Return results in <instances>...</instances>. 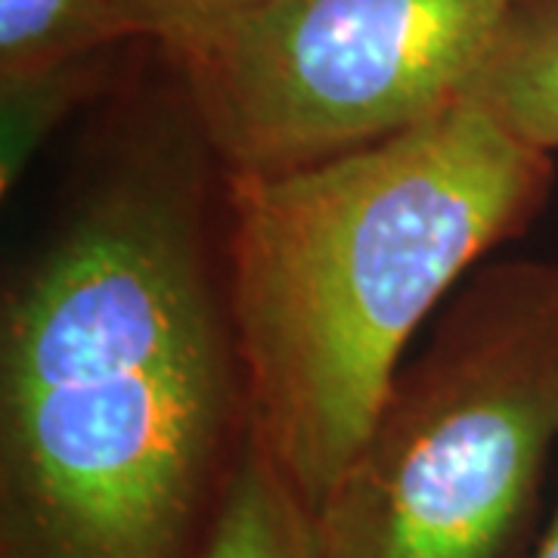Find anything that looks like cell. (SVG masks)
<instances>
[{"label":"cell","mask_w":558,"mask_h":558,"mask_svg":"<svg viewBox=\"0 0 558 558\" xmlns=\"http://www.w3.org/2000/svg\"><path fill=\"white\" fill-rule=\"evenodd\" d=\"M199 558H323L311 506L255 435L227 481Z\"/></svg>","instance_id":"cell-6"},{"label":"cell","mask_w":558,"mask_h":558,"mask_svg":"<svg viewBox=\"0 0 558 558\" xmlns=\"http://www.w3.org/2000/svg\"><path fill=\"white\" fill-rule=\"evenodd\" d=\"M131 40H159L252 0H112Z\"/></svg>","instance_id":"cell-9"},{"label":"cell","mask_w":558,"mask_h":558,"mask_svg":"<svg viewBox=\"0 0 558 558\" xmlns=\"http://www.w3.org/2000/svg\"><path fill=\"white\" fill-rule=\"evenodd\" d=\"M469 100L524 143L558 153V0H512Z\"/></svg>","instance_id":"cell-5"},{"label":"cell","mask_w":558,"mask_h":558,"mask_svg":"<svg viewBox=\"0 0 558 558\" xmlns=\"http://www.w3.org/2000/svg\"><path fill=\"white\" fill-rule=\"evenodd\" d=\"M531 558H558V502H556V512H553V519H549V527L543 531V537H539L537 553Z\"/></svg>","instance_id":"cell-10"},{"label":"cell","mask_w":558,"mask_h":558,"mask_svg":"<svg viewBox=\"0 0 558 558\" xmlns=\"http://www.w3.org/2000/svg\"><path fill=\"white\" fill-rule=\"evenodd\" d=\"M558 447V264H490L447 301L323 499V558H502Z\"/></svg>","instance_id":"cell-3"},{"label":"cell","mask_w":558,"mask_h":558,"mask_svg":"<svg viewBox=\"0 0 558 558\" xmlns=\"http://www.w3.org/2000/svg\"><path fill=\"white\" fill-rule=\"evenodd\" d=\"M553 156L462 97L339 159L223 178V282L252 435L317 512L407 351L462 277L537 218Z\"/></svg>","instance_id":"cell-2"},{"label":"cell","mask_w":558,"mask_h":558,"mask_svg":"<svg viewBox=\"0 0 558 558\" xmlns=\"http://www.w3.org/2000/svg\"><path fill=\"white\" fill-rule=\"evenodd\" d=\"M128 40L112 0H0V78L112 53Z\"/></svg>","instance_id":"cell-7"},{"label":"cell","mask_w":558,"mask_h":558,"mask_svg":"<svg viewBox=\"0 0 558 558\" xmlns=\"http://www.w3.org/2000/svg\"><path fill=\"white\" fill-rule=\"evenodd\" d=\"M116 53L65 62L32 75L0 78V196L7 199L81 102L100 94Z\"/></svg>","instance_id":"cell-8"},{"label":"cell","mask_w":558,"mask_h":558,"mask_svg":"<svg viewBox=\"0 0 558 558\" xmlns=\"http://www.w3.org/2000/svg\"><path fill=\"white\" fill-rule=\"evenodd\" d=\"M512 0H252L156 44L220 178L339 159L459 102Z\"/></svg>","instance_id":"cell-4"},{"label":"cell","mask_w":558,"mask_h":558,"mask_svg":"<svg viewBox=\"0 0 558 558\" xmlns=\"http://www.w3.org/2000/svg\"><path fill=\"white\" fill-rule=\"evenodd\" d=\"M208 168L180 106L7 282L0 558L202 556L252 438Z\"/></svg>","instance_id":"cell-1"}]
</instances>
